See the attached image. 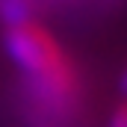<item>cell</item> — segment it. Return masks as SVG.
<instances>
[{"label":"cell","mask_w":127,"mask_h":127,"mask_svg":"<svg viewBox=\"0 0 127 127\" xmlns=\"http://www.w3.org/2000/svg\"><path fill=\"white\" fill-rule=\"evenodd\" d=\"M6 53L27 77L30 95L47 112H62L74 97V68L62 53L59 41L32 21L9 24L3 32Z\"/></svg>","instance_id":"cell-1"},{"label":"cell","mask_w":127,"mask_h":127,"mask_svg":"<svg viewBox=\"0 0 127 127\" xmlns=\"http://www.w3.org/2000/svg\"><path fill=\"white\" fill-rule=\"evenodd\" d=\"M109 127H127V103L112 115V124H109Z\"/></svg>","instance_id":"cell-2"},{"label":"cell","mask_w":127,"mask_h":127,"mask_svg":"<svg viewBox=\"0 0 127 127\" xmlns=\"http://www.w3.org/2000/svg\"><path fill=\"white\" fill-rule=\"evenodd\" d=\"M121 92L127 95V71H124V77H121Z\"/></svg>","instance_id":"cell-3"}]
</instances>
